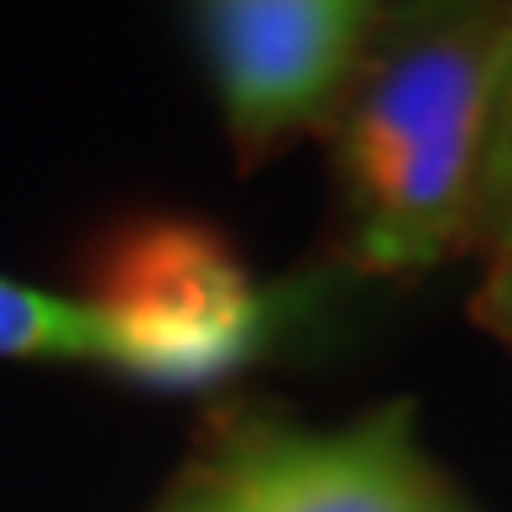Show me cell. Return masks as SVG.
Segmentation results:
<instances>
[{
	"label": "cell",
	"instance_id": "obj_1",
	"mask_svg": "<svg viewBox=\"0 0 512 512\" xmlns=\"http://www.w3.org/2000/svg\"><path fill=\"white\" fill-rule=\"evenodd\" d=\"M512 0L387 6L335 115L356 267L413 277L471 246V204Z\"/></svg>",
	"mask_w": 512,
	"mask_h": 512
},
{
	"label": "cell",
	"instance_id": "obj_8",
	"mask_svg": "<svg viewBox=\"0 0 512 512\" xmlns=\"http://www.w3.org/2000/svg\"><path fill=\"white\" fill-rule=\"evenodd\" d=\"M445 512H465V507H445Z\"/></svg>",
	"mask_w": 512,
	"mask_h": 512
},
{
	"label": "cell",
	"instance_id": "obj_9",
	"mask_svg": "<svg viewBox=\"0 0 512 512\" xmlns=\"http://www.w3.org/2000/svg\"><path fill=\"white\" fill-rule=\"evenodd\" d=\"M194 512H199V507H194Z\"/></svg>",
	"mask_w": 512,
	"mask_h": 512
},
{
	"label": "cell",
	"instance_id": "obj_3",
	"mask_svg": "<svg viewBox=\"0 0 512 512\" xmlns=\"http://www.w3.org/2000/svg\"><path fill=\"white\" fill-rule=\"evenodd\" d=\"M387 0H194V27L241 152L335 126Z\"/></svg>",
	"mask_w": 512,
	"mask_h": 512
},
{
	"label": "cell",
	"instance_id": "obj_6",
	"mask_svg": "<svg viewBox=\"0 0 512 512\" xmlns=\"http://www.w3.org/2000/svg\"><path fill=\"white\" fill-rule=\"evenodd\" d=\"M471 246L486 251L492 262H512V32L497 63L492 110H486V136H481Z\"/></svg>",
	"mask_w": 512,
	"mask_h": 512
},
{
	"label": "cell",
	"instance_id": "obj_2",
	"mask_svg": "<svg viewBox=\"0 0 512 512\" xmlns=\"http://www.w3.org/2000/svg\"><path fill=\"white\" fill-rule=\"evenodd\" d=\"M89 309L115 335V371L152 387L230 377L267 340V298L220 230L147 215L115 225L89 262Z\"/></svg>",
	"mask_w": 512,
	"mask_h": 512
},
{
	"label": "cell",
	"instance_id": "obj_5",
	"mask_svg": "<svg viewBox=\"0 0 512 512\" xmlns=\"http://www.w3.org/2000/svg\"><path fill=\"white\" fill-rule=\"evenodd\" d=\"M0 361H79L115 371L121 351L110 324L84 298L0 277Z\"/></svg>",
	"mask_w": 512,
	"mask_h": 512
},
{
	"label": "cell",
	"instance_id": "obj_7",
	"mask_svg": "<svg viewBox=\"0 0 512 512\" xmlns=\"http://www.w3.org/2000/svg\"><path fill=\"white\" fill-rule=\"evenodd\" d=\"M476 319L512 345V262H492L476 288Z\"/></svg>",
	"mask_w": 512,
	"mask_h": 512
},
{
	"label": "cell",
	"instance_id": "obj_4",
	"mask_svg": "<svg viewBox=\"0 0 512 512\" xmlns=\"http://www.w3.org/2000/svg\"><path fill=\"white\" fill-rule=\"evenodd\" d=\"M413 445V413L387 408L345 434H283L246 450L199 512H445Z\"/></svg>",
	"mask_w": 512,
	"mask_h": 512
}]
</instances>
